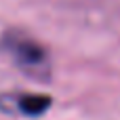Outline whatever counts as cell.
<instances>
[{
  "label": "cell",
  "instance_id": "cell-2",
  "mask_svg": "<svg viewBox=\"0 0 120 120\" xmlns=\"http://www.w3.org/2000/svg\"><path fill=\"white\" fill-rule=\"evenodd\" d=\"M49 105H51V99L44 97V95H23L19 99V110L23 114H30V116L42 114Z\"/></svg>",
  "mask_w": 120,
  "mask_h": 120
},
{
  "label": "cell",
  "instance_id": "cell-1",
  "mask_svg": "<svg viewBox=\"0 0 120 120\" xmlns=\"http://www.w3.org/2000/svg\"><path fill=\"white\" fill-rule=\"evenodd\" d=\"M8 46L11 51L15 53L17 61L27 65V68H34V65H40L44 63V51L34 42V40H27V38H13L8 40Z\"/></svg>",
  "mask_w": 120,
  "mask_h": 120
}]
</instances>
